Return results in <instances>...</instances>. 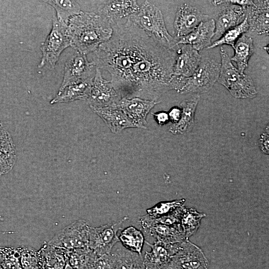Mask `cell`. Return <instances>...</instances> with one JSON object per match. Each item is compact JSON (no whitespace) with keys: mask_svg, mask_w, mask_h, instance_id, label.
<instances>
[{"mask_svg":"<svg viewBox=\"0 0 269 269\" xmlns=\"http://www.w3.org/2000/svg\"><path fill=\"white\" fill-rule=\"evenodd\" d=\"M55 10L57 20L62 25L67 26L70 19L82 11L79 3L76 0H44Z\"/></svg>","mask_w":269,"mask_h":269,"instance_id":"cell-27","label":"cell"},{"mask_svg":"<svg viewBox=\"0 0 269 269\" xmlns=\"http://www.w3.org/2000/svg\"><path fill=\"white\" fill-rule=\"evenodd\" d=\"M184 199L159 202L146 210L147 215L152 218H157L170 214L176 209L183 206Z\"/></svg>","mask_w":269,"mask_h":269,"instance_id":"cell-32","label":"cell"},{"mask_svg":"<svg viewBox=\"0 0 269 269\" xmlns=\"http://www.w3.org/2000/svg\"><path fill=\"white\" fill-rule=\"evenodd\" d=\"M205 216V214L193 208H187L183 206L181 207L179 222L186 239L197 231L201 219Z\"/></svg>","mask_w":269,"mask_h":269,"instance_id":"cell-29","label":"cell"},{"mask_svg":"<svg viewBox=\"0 0 269 269\" xmlns=\"http://www.w3.org/2000/svg\"><path fill=\"white\" fill-rule=\"evenodd\" d=\"M111 38L95 51L96 67L107 71L122 97L157 101L172 90L171 80L179 46L171 48L129 18L112 24Z\"/></svg>","mask_w":269,"mask_h":269,"instance_id":"cell-1","label":"cell"},{"mask_svg":"<svg viewBox=\"0 0 269 269\" xmlns=\"http://www.w3.org/2000/svg\"><path fill=\"white\" fill-rule=\"evenodd\" d=\"M66 251L45 242L37 251L41 269H64Z\"/></svg>","mask_w":269,"mask_h":269,"instance_id":"cell-24","label":"cell"},{"mask_svg":"<svg viewBox=\"0 0 269 269\" xmlns=\"http://www.w3.org/2000/svg\"><path fill=\"white\" fill-rule=\"evenodd\" d=\"M142 228L158 241L165 244L181 243L187 240L185 237L180 224L167 225L153 222L146 214L139 220Z\"/></svg>","mask_w":269,"mask_h":269,"instance_id":"cell-13","label":"cell"},{"mask_svg":"<svg viewBox=\"0 0 269 269\" xmlns=\"http://www.w3.org/2000/svg\"><path fill=\"white\" fill-rule=\"evenodd\" d=\"M19 249L22 269H41L37 250L25 247H19Z\"/></svg>","mask_w":269,"mask_h":269,"instance_id":"cell-33","label":"cell"},{"mask_svg":"<svg viewBox=\"0 0 269 269\" xmlns=\"http://www.w3.org/2000/svg\"><path fill=\"white\" fill-rule=\"evenodd\" d=\"M111 254L112 269H144L142 256L124 247L117 248Z\"/></svg>","mask_w":269,"mask_h":269,"instance_id":"cell-26","label":"cell"},{"mask_svg":"<svg viewBox=\"0 0 269 269\" xmlns=\"http://www.w3.org/2000/svg\"><path fill=\"white\" fill-rule=\"evenodd\" d=\"M1 127H2V124H1V123H0V128Z\"/></svg>","mask_w":269,"mask_h":269,"instance_id":"cell-43","label":"cell"},{"mask_svg":"<svg viewBox=\"0 0 269 269\" xmlns=\"http://www.w3.org/2000/svg\"><path fill=\"white\" fill-rule=\"evenodd\" d=\"M202 57L190 45H183L178 50L171 80L172 89L177 92L185 80L190 77L198 68Z\"/></svg>","mask_w":269,"mask_h":269,"instance_id":"cell-8","label":"cell"},{"mask_svg":"<svg viewBox=\"0 0 269 269\" xmlns=\"http://www.w3.org/2000/svg\"><path fill=\"white\" fill-rule=\"evenodd\" d=\"M89 228L86 221L77 220L60 230L47 242L68 251L89 248Z\"/></svg>","mask_w":269,"mask_h":269,"instance_id":"cell-7","label":"cell"},{"mask_svg":"<svg viewBox=\"0 0 269 269\" xmlns=\"http://www.w3.org/2000/svg\"><path fill=\"white\" fill-rule=\"evenodd\" d=\"M0 269H2L0 266Z\"/></svg>","mask_w":269,"mask_h":269,"instance_id":"cell-44","label":"cell"},{"mask_svg":"<svg viewBox=\"0 0 269 269\" xmlns=\"http://www.w3.org/2000/svg\"><path fill=\"white\" fill-rule=\"evenodd\" d=\"M111 254L102 255H96L91 264L90 269H112Z\"/></svg>","mask_w":269,"mask_h":269,"instance_id":"cell-36","label":"cell"},{"mask_svg":"<svg viewBox=\"0 0 269 269\" xmlns=\"http://www.w3.org/2000/svg\"><path fill=\"white\" fill-rule=\"evenodd\" d=\"M159 102L138 97L122 98L118 106L137 128L146 129L147 115Z\"/></svg>","mask_w":269,"mask_h":269,"instance_id":"cell-17","label":"cell"},{"mask_svg":"<svg viewBox=\"0 0 269 269\" xmlns=\"http://www.w3.org/2000/svg\"><path fill=\"white\" fill-rule=\"evenodd\" d=\"M122 97L111 80L104 79L101 69L96 67L90 93L87 101L91 109L118 106Z\"/></svg>","mask_w":269,"mask_h":269,"instance_id":"cell-10","label":"cell"},{"mask_svg":"<svg viewBox=\"0 0 269 269\" xmlns=\"http://www.w3.org/2000/svg\"><path fill=\"white\" fill-rule=\"evenodd\" d=\"M93 78L74 83L58 91L56 95L51 100V104L72 102L88 98L93 83Z\"/></svg>","mask_w":269,"mask_h":269,"instance_id":"cell-23","label":"cell"},{"mask_svg":"<svg viewBox=\"0 0 269 269\" xmlns=\"http://www.w3.org/2000/svg\"><path fill=\"white\" fill-rule=\"evenodd\" d=\"M234 55L230 58L234 61L238 70L244 73L248 67L249 61L255 51V47L252 37L245 33L237 39L234 46Z\"/></svg>","mask_w":269,"mask_h":269,"instance_id":"cell-25","label":"cell"},{"mask_svg":"<svg viewBox=\"0 0 269 269\" xmlns=\"http://www.w3.org/2000/svg\"><path fill=\"white\" fill-rule=\"evenodd\" d=\"M17 233L16 232L14 231H4V232H0V234H14Z\"/></svg>","mask_w":269,"mask_h":269,"instance_id":"cell-40","label":"cell"},{"mask_svg":"<svg viewBox=\"0 0 269 269\" xmlns=\"http://www.w3.org/2000/svg\"><path fill=\"white\" fill-rule=\"evenodd\" d=\"M181 109L177 107L172 108L168 113L169 118L173 123H176L179 120L181 115Z\"/></svg>","mask_w":269,"mask_h":269,"instance_id":"cell-38","label":"cell"},{"mask_svg":"<svg viewBox=\"0 0 269 269\" xmlns=\"http://www.w3.org/2000/svg\"><path fill=\"white\" fill-rule=\"evenodd\" d=\"M152 114L155 120L160 125H163L167 123L169 119L168 113L163 111Z\"/></svg>","mask_w":269,"mask_h":269,"instance_id":"cell-39","label":"cell"},{"mask_svg":"<svg viewBox=\"0 0 269 269\" xmlns=\"http://www.w3.org/2000/svg\"><path fill=\"white\" fill-rule=\"evenodd\" d=\"M200 96L195 94L185 99L180 104L181 115L178 122L173 124L169 132L174 134H183L191 132L194 125L196 109Z\"/></svg>","mask_w":269,"mask_h":269,"instance_id":"cell-22","label":"cell"},{"mask_svg":"<svg viewBox=\"0 0 269 269\" xmlns=\"http://www.w3.org/2000/svg\"><path fill=\"white\" fill-rule=\"evenodd\" d=\"M96 67L94 62H89L86 55L76 52L65 63L63 80L59 91L70 85L93 78Z\"/></svg>","mask_w":269,"mask_h":269,"instance_id":"cell-12","label":"cell"},{"mask_svg":"<svg viewBox=\"0 0 269 269\" xmlns=\"http://www.w3.org/2000/svg\"><path fill=\"white\" fill-rule=\"evenodd\" d=\"M220 67V63L214 59L202 57L194 74L185 80L178 93L185 94L208 92L218 80Z\"/></svg>","mask_w":269,"mask_h":269,"instance_id":"cell-6","label":"cell"},{"mask_svg":"<svg viewBox=\"0 0 269 269\" xmlns=\"http://www.w3.org/2000/svg\"><path fill=\"white\" fill-rule=\"evenodd\" d=\"M145 243L151 248L146 252L143 258L144 269H166L172 256L179 250L181 243L165 244L155 241L150 244Z\"/></svg>","mask_w":269,"mask_h":269,"instance_id":"cell-15","label":"cell"},{"mask_svg":"<svg viewBox=\"0 0 269 269\" xmlns=\"http://www.w3.org/2000/svg\"><path fill=\"white\" fill-rule=\"evenodd\" d=\"M140 0H104L99 5L97 13L111 25L128 18L137 12Z\"/></svg>","mask_w":269,"mask_h":269,"instance_id":"cell-16","label":"cell"},{"mask_svg":"<svg viewBox=\"0 0 269 269\" xmlns=\"http://www.w3.org/2000/svg\"><path fill=\"white\" fill-rule=\"evenodd\" d=\"M124 217L119 221L99 227L90 226L88 247L98 255L111 253L114 246L119 242L118 233L123 223L128 220Z\"/></svg>","mask_w":269,"mask_h":269,"instance_id":"cell-9","label":"cell"},{"mask_svg":"<svg viewBox=\"0 0 269 269\" xmlns=\"http://www.w3.org/2000/svg\"><path fill=\"white\" fill-rule=\"evenodd\" d=\"M221 67L218 81L236 99H251L257 95L252 79L235 67L223 46L220 47Z\"/></svg>","mask_w":269,"mask_h":269,"instance_id":"cell-4","label":"cell"},{"mask_svg":"<svg viewBox=\"0 0 269 269\" xmlns=\"http://www.w3.org/2000/svg\"><path fill=\"white\" fill-rule=\"evenodd\" d=\"M0 151L4 153H15L11 136L3 127L0 128Z\"/></svg>","mask_w":269,"mask_h":269,"instance_id":"cell-35","label":"cell"},{"mask_svg":"<svg viewBox=\"0 0 269 269\" xmlns=\"http://www.w3.org/2000/svg\"><path fill=\"white\" fill-rule=\"evenodd\" d=\"M124 247L140 256L145 243L142 232L134 226L124 229L118 236Z\"/></svg>","mask_w":269,"mask_h":269,"instance_id":"cell-28","label":"cell"},{"mask_svg":"<svg viewBox=\"0 0 269 269\" xmlns=\"http://www.w3.org/2000/svg\"><path fill=\"white\" fill-rule=\"evenodd\" d=\"M208 262L202 250L188 239L181 243L166 269H208Z\"/></svg>","mask_w":269,"mask_h":269,"instance_id":"cell-11","label":"cell"},{"mask_svg":"<svg viewBox=\"0 0 269 269\" xmlns=\"http://www.w3.org/2000/svg\"><path fill=\"white\" fill-rule=\"evenodd\" d=\"M215 31V20L210 18L201 22L188 35L176 38L177 45H190L199 51L212 44Z\"/></svg>","mask_w":269,"mask_h":269,"instance_id":"cell-18","label":"cell"},{"mask_svg":"<svg viewBox=\"0 0 269 269\" xmlns=\"http://www.w3.org/2000/svg\"><path fill=\"white\" fill-rule=\"evenodd\" d=\"M226 4L227 5L215 20V31L213 38L216 40L227 31L241 23L246 17V8L236 4Z\"/></svg>","mask_w":269,"mask_h":269,"instance_id":"cell-19","label":"cell"},{"mask_svg":"<svg viewBox=\"0 0 269 269\" xmlns=\"http://www.w3.org/2000/svg\"><path fill=\"white\" fill-rule=\"evenodd\" d=\"M66 32L70 46L77 52L86 55L95 52L111 38L113 28L97 13L82 11L70 19Z\"/></svg>","mask_w":269,"mask_h":269,"instance_id":"cell-2","label":"cell"},{"mask_svg":"<svg viewBox=\"0 0 269 269\" xmlns=\"http://www.w3.org/2000/svg\"><path fill=\"white\" fill-rule=\"evenodd\" d=\"M0 266L2 269H22L20 262L19 247H0Z\"/></svg>","mask_w":269,"mask_h":269,"instance_id":"cell-31","label":"cell"},{"mask_svg":"<svg viewBox=\"0 0 269 269\" xmlns=\"http://www.w3.org/2000/svg\"><path fill=\"white\" fill-rule=\"evenodd\" d=\"M263 48L266 50V51H268V52H269L268 51V50H269V46H266L265 47H264Z\"/></svg>","mask_w":269,"mask_h":269,"instance_id":"cell-42","label":"cell"},{"mask_svg":"<svg viewBox=\"0 0 269 269\" xmlns=\"http://www.w3.org/2000/svg\"><path fill=\"white\" fill-rule=\"evenodd\" d=\"M249 29V26L245 17L241 23L227 31L219 39L212 42L207 49L213 48L224 44L229 45L233 48L239 37L246 33Z\"/></svg>","mask_w":269,"mask_h":269,"instance_id":"cell-30","label":"cell"},{"mask_svg":"<svg viewBox=\"0 0 269 269\" xmlns=\"http://www.w3.org/2000/svg\"><path fill=\"white\" fill-rule=\"evenodd\" d=\"M92 110L105 122L114 134H118L125 129L137 128L119 106L93 108Z\"/></svg>","mask_w":269,"mask_h":269,"instance_id":"cell-21","label":"cell"},{"mask_svg":"<svg viewBox=\"0 0 269 269\" xmlns=\"http://www.w3.org/2000/svg\"><path fill=\"white\" fill-rule=\"evenodd\" d=\"M128 18L147 34L168 46L175 48L179 46L177 39L168 32L161 10L150 1L140 0L138 11Z\"/></svg>","mask_w":269,"mask_h":269,"instance_id":"cell-3","label":"cell"},{"mask_svg":"<svg viewBox=\"0 0 269 269\" xmlns=\"http://www.w3.org/2000/svg\"><path fill=\"white\" fill-rule=\"evenodd\" d=\"M211 17L188 3L180 5L177 10L173 23L175 38L186 36L202 21Z\"/></svg>","mask_w":269,"mask_h":269,"instance_id":"cell-14","label":"cell"},{"mask_svg":"<svg viewBox=\"0 0 269 269\" xmlns=\"http://www.w3.org/2000/svg\"><path fill=\"white\" fill-rule=\"evenodd\" d=\"M15 160V153H4L0 151V176L11 170Z\"/></svg>","mask_w":269,"mask_h":269,"instance_id":"cell-34","label":"cell"},{"mask_svg":"<svg viewBox=\"0 0 269 269\" xmlns=\"http://www.w3.org/2000/svg\"><path fill=\"white\" fill-rule=\"evenodd\" d=\"M64 269H74V268H73L69 264V263L67 262V260H66V265L65 266V267H64Z\"/></svg>","mask_w":269,"mask_h":269,"instance_id":"cell-41","label":"cell"},{"mask_svg":"<svg viewBox=\"0 0 269 269\" xmlns=\"http://www.w3.org/2000/svg\"><path fill=\"white\" fill-rule=\"evenodd\" d=\"M260 148L263 152L269 154V129L261 136L259 142Z\"/></svg>","mask_w":269,"mask_h":269,"instance_id":"cell-37","label":"cell"},{"mask_svg":"<svg viewBox=\"0 0 269 269\" xmlns=\"http://www.w3.org/2000/svg\"><path fill=\"white\" fill-rule=\"evenodd\" d=\"M269 0H254L246 7L249 29L259 34L269 35Z\"/></svg>","mask_w":269,"mask_h":269,"instance_id":"cell-20","label":"cell"},{"mask_svg":"<svg viewBox=\"0 0 269 269\" xmlns=\"http://www.w3.org/2000/svg\"><path fill=\"white\" fill-rule=\"evenodd\" d=\"M67 27L61 24L55 16H53L51 31L40 47L42 57L38 68H41L46 65L53 68L62 52L70 46Z\"/></svg>","mask_w":269,"mask_h":269,"instance_id":"cell-5","label":"cell"}]
</instances>
